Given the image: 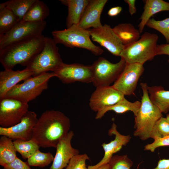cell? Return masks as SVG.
Here are the masks:
<instances>
[{"label": "cell", "mask_w": 169, "mask_h": 169, "mask_svg": "<svg viewBox=\"0 0 169 169\" xmlns=\"http://www.w3.org/2000/svg\"><path fill=\"white\" fill-rule=\"evenodd\" d=\"M146 26L160 32L165 37L166 43H169V18L161 20L150 18Z\"/></svg>", "instance_id": "31"}, {"label": "cell", "mask_w": 169, "mask_h": 169, "mask_svg": "<svg viewBox=\"0 0 169 169\" xmlns=\"http://www.w3.org/2000/svg\"><path fill=\"white\" fill-rule=\"evenodd\" d=\"M169 135V122L163 116L155 123L151 132L150 138L154 140Z\"/></svg>", "instance_id": "32"}, {"label": "cell", "mask_w": 169, "mask_h": 169, "mask_svg": "<svg viewBox=\"0 0 169 169\" xmlns=\"http://www.w3.org/2000/svg\"><path fill=\"white\" fill-rule=\"evenodd\" d=\"M54 72L55 73L56 77L65 84L76 82L90 83H92L93 81L91 65L63 63Z\"/></svg>", "instance_id": "11"}, {"label": "cell", "mask_w": 169, "mask_h": 169, "mask_svg": "<svg viewBox=\"0 0 169 169\" xmlns=\"http://www.w3.org/2000/svg\"><path fill=\"white\" fill-rule=\"evenodd\" d=\"M167 120L169 122V114H167L166 117Z\"/></svg>", "instance_id": "42"}, {"label": "cell", "mask_w": 169, "mask_h": 169, "mask_svg": "<svg viewBox=\"0 0 169 169\" xmlns=\"http://www.w3.org/2000/svg\"><path fill=\"white\" fill-rule=\"evenodd\" d=\"M143 95L140 107L135 116L134 136L141 140H146L150 135L157 121L162 117V113L151 100L148 86L146 83H141Z\"/></svg>", "instance_id": "3"}, {"label": "cell", "mask_w": 169, "mask_h": 169, "mask_svg": "<svg viewBox=\"0 0 169 169\" xmlns=\"http://www.w3.org/2000/svg\"><path fill=\"white\" fill-rule=\"evenodd\" d=\"M45 37L42 35L13 44L0 50V62L4 69H13L17 64L26 66L42 50Z\"/></svg>", "instance_id": "2"}, {"label": "cell", "mask_w": 169, "mask_h": 169, "mask_svg": "<svg viewBox=\"0 0 169 169\" xmlns=\"http://www.w3.org/2000/svg\"><path fill=\"white\" fill-rule=\"evenodd\" d=\"M166 55L169 57V43L157 45L156 49V55ZM169 63V58L168 60Z\"/></svg>", "instance_id": "37"}, {"label": "cell", "mask_w": 169, "mask_h": 169, "mask_svg": "<svg viewBox=\"0 0 169 169\" xmlns=\"http://www.w3.org/2000/svg\"><path fill=\"white\" fill-rule=\"evenodd\" d=\"M126 64L121 58L116 63H112L102 57L99 58L91 65L93 85L96 87L110 86L117 79Z\"/></svg>", "instance_id": "8"}, {"label": "cell", "mask_w": 169, "mask_h": 169, "mask_svg": "<svg viewBox=\"0 0 169 169\" xmlns=\"http://www.w3.org/2000/svg\"><path fill=\"white\" fill-rule=\"evenodd\" d=\"M125 2L127 3L129 7V12L131 15H133L136 12L135 6L136 1L135 0H125Z\"/></svg>", "instance_id": "39"}, {"label": "cell", "mask_w": 169, "mask_h": 169, "mask_svg": "<svg viewBox=\"0 0 169 169\" xmlns=\"http://www.w3.org/2000/svg\"><path fill=\"white\" fill-rule=\"evenodd\" d=\"M28 103L13 99L0 100V125L7 128L19 123L29 110Z\"/></svg>", "instance_id": "10"}, {"label": "cell", "mask_w": 169, "mask_h": 169, "mask_svg": "<svg viewBox=\"0 0 169 169\" xmlns=\"http://www.w3.org/2000/svg\"><path fill=\"white\" fill-rule=\"evenodd\" d=\"M141 105V102L136 101L131 102L125 97L116 104L104 108L97 112L95 119H101L105 113L109 111L112 110L117 114H122L128 111L132 112L135 116Z\"/></svg>", "instance_id": "23"}, {"label": "cell", "mask_w": 169, "mask_h": 169, "mask_svg": "<svg viewBox=\"0 0 169 169\" xmlns=\"http://www.w3.org/2000/svg\"><path fill=\"white\" fill-rule=\"evenodd\" d=\"M19 22L10 10L2 3L0 4V36L8 32Z\"/></svg>", "instance_id": "27"}, {"label": "cell", "mask_w": 169, "mask_h": 169, "mask_svg": "<svg viewBox=\"0 0 169 169\" xmlns=\"http://www.w3.org/2000/svg\"><path fill=\"white\" fill-rule=\"evenodd\" d=\"M33 73L27 68L21 70L4 69L0 72V100L6 93L22 81L32 77Z\"/></svg>", "instance_id": "19"}, {"label": "cell", "mask_w": 169, "mask_h": 169, "mask_svg": "<svg viewBox=\"0 0 169 169\" xmlns=\"http://www.w3.org/2000/svg\"><path fill=\"white\" fill-rule=\"evenodd\" d=\"M107 0H89L79 25L82 28L89 29L102 26L100 17Z\"/></svg>", "instance_id": "18"}, {"label": "cell", "mask_w": 169, "mask_h": 169, "mask_svg": "<svg viewBox=\"0 0 169 169\" xmlns=\"http://www.w3.org/2000/svg\"><path fill=\"white\" fill-rule=\"evenodd\" d=\"M11 139L5 136L0 138V165L3 167L13 162L17 157Z\"/></svg>", "instance_id": "26"}, {"label": "cell", "mask_w": 169, "mask_h": 169, "mask_svg": "<svg viewBox=\"0 0 169 169\" xmlns=\"http://www.w3.org/2000/svg\"><path fill=\"white\" fill-rule=\"evenodd\" d=\"M90 157L85 154H79L73 156L64 169H88L86 162Z\"/></svg>", "instance_id": "34"}, {"label": "cell", "mask_w": 169, "mask_h": 169, "mask_svg": "<svg viewBox=\"0 0 169 169\" xmlns=\"http://www.w3.org/2000/svg\"><path fill=\"white\" fill-rule=\"evenodd\" d=\"M144 11L140 19L139 30L141 33L148 21L153 15L159 12L169 11V2L163 0H146Z\"/></svg>", "instance_id": "21"}, {"label": "cell", "mask_w": 169, "mask_h": 169, "mask_svg": "<svg viewBox=\"0 0 169 169\" xmlns=\"http://www.w3.org/2000/svg\"><path fill=\"white\" fill-rule=\"evenodd\" d=\"M35 0H10L2 4L10 10L20 22Z\"/></svg>", "instance_id": "28"}, {"label": "cell", "mask_w": 169, "mask_h": 169, "mask_svg": "<svg viewBox=\"0 0 169 169\" xmlns=\"http://www.w3.org/2000/svg\"><path fill=\"white\" fill-rule=\"evenodd\" d=\"M149 97L152 102L162 113L169 111V90H164L161 86L148 87Z\"/></svg>", "instance_id": "24"}, {"label": "cell", "mask_w": 169, "mask_h": 169, "mask_svg": "<svg viewBox=\"0 0 169 169\" xmlns=\"http://www.w3.org/2000/svg\"><path fill=\"white\" fill-rule=\"evenodd\" d=\"M109 165L108 163L103 165L98 169H109Z\"/></svg>", "instance_id": "41"}, {"label": "cell", "mask_w": 169, "mask_h": 169, "mask_svg": "<svg viewBox=\"0 0 169 169\" xmlns=\"http://www.w3.org/2000/svg\"><path fill=\"white\" fill-rule=\"evenodd\" d=\"M89 30L92 40L98 43L112 54L120 56L125 46L110 25L105 24L101 27Z\"/></svg>", "instance_id": "14"}, {"label": "cell", "mask_w": 169, "mask_h": 169, "mask_svg": "<svg viewBox=\"0 0 169 169\" xmlns=\"http://www.w3.org/2000/svg\"><path fill=\"white\" fill-rule=\"evenodd\" d=\"M13 143L17 152L24 159H28L40 147L32 139L28 141L14 140Z\"/></svg>", "instance_id": "29"}, {"label": "cell", "mask_w": 169, "mask_h": 169, "mask_svg": "<svg viewBox=\"0 0 169 169\" xmlns=\"http://www.w3.org/2000/svg\"><path fill=\"white\" fill-rule=\"evenodd\" d=\"M49 14L47 6L43 1L35 0L20 22H37L45 21Z\"/></svg>", "instance_id": "25"}, {"label": "cell", "mask_w": 169, "mask_h": 169, "mask_svg": "<svg viewBox=\"0 0 169 169\" xmlns=\"http://www.w3.org/2000/svg\"><path fill=\"white\" fill-rule=\"evenodd\" d=\"M55 77H56V75L53 72L32 76L11 88L6 93L3 98L15 99L28 103L47 90L49 80Z\"/></svg>", "instance_id": "6"}, {"label": "cell", "mask_w": 169, "mask_h": 169, "mask_svg": "<svg viewBox=\"0 0 169 169\" xmlns=\"http://www.w3.org/2000/svg\"><path fill=\"white\" fill-rule=\"evenodd\" d=\"M74 136L73 132L70 131L59 141L56 148L55 155L50 169H64L73 156L79 154V151L71 145Z\"/></svg>", "instance_id": "17"}, {"label": "cell", "mask_w": 169, "mask_h": 169, "mask_svg": "<svg viewBox=\"0 0 169 169\" xmlns=\"http://www.w3.org/2000/svg\"><path fill=\"white\" fill-rule=\"evenodd\" d=\"M38 120L35 112L28 110L21 121L13 126L0 127V135L6 136L13 140L28 141L32 139L34 127Z\"/></svg>", "instance_id": "13"}, {"label": "cell", "mask_w": 169, "mask_h": 169, "mask_svg": "<svg viewBox=\"0 0 169 169\" xmlns=\"http://www.w3.org/2000/svg\"><path fill=\"white\" fill-rule=\"evenodd\" d=\"M167 146H169V135L154 139L153 142L144 146V150L153 152L158 147Z\"/></svg>", "instance_id": "35"}, {"label": "cell", "mask_w": 169, "mask_h": 169, "mask_svg": "<svg viewBox=\"0 0 169 169\" xmlns=\"http://www.w3.org/2000/svg\"><path fill=\"white\" fill-rule=\"evenodd\" d=\"M49 169H50V168H49Z\"/></svg>", "instance_id": "43"}, {"label": "cell", "mask_w": 169, "mask_h": 169, "mask_svg": "<svg viewBox=\"0 0 169 169\" xmlns=\"http://www.w3.org/2000/svg\"><path fill=\"white\" fill-rule=\"evenodd\" d=\"M108 164L109 169H131L133 162L127 155H115Z\"/></svg>", "instance_id": "33"}, {"label": "cell", "mask_w": 169, "mask_h": 169, "mask_svg": "<svg viewBox=\"0 0 169 169\" xmlns=\"http://www.w3.org/2000/svg\"><path fill=\"white\" fill-rule=\"evenodd\" d=\"M54 158L53 154L50 152L44 153L38 150L27 159V163L30 166L43 168L53 162Z\"/></svg>", "instance_id": "30"}, {"label": "cell", "mask_w": 169, "mask_h": 169, "mask_svg": "<svg viewBox=\"0 0 169 169\" xmlns=\"http://www.w3.org/2000/svg\"><path fill=\"white\" fill-rule=\"evenodd\" d=\"M51 34L56 44H62L71 48L85 49L96 56L101 55L104 52L100 47L92 42L89 30L84 29L79 25H73L63 30L53 31Z\"/></svg>", "instance_id": "4"}, {"label": "cell", "mask_w": 169, "mask_h": 169, "mask_svg": "<svg viewBox=\"0 0 169 169\" xmlns=\"http://www.w3.org/2000/svg\"><path fill=\"white\" fill-rule=\"evenodd\" d=\"M112 29L125 46L136 42L141 37L139 30L130 23H119L113 28Z\"/></svg>", "instance_id": "22"}, {"label": "cell", "mask_w": 169, "mask_h": 169, "mask_svg": "<svg viewBox=\"0 0 169 169\" xmlns=\"http://www.w3.org/2000/svg\"><path fill=\"white\" fill-rule=\"evenodd\" d=\"M109 136L114 135L115 139L109 143H103L101 145L104 154L102 159L97 164L89 165L88 169H98L103 165L108 164L114 154L119 151L123 146L126 145L130 141L131 137L130 135H124L121 134L117 130V126L113 123L109 130Z\"/></svg>", "instance_id": "16"}, {"label": "cell", "mask_w": 169, "mask_h": 169, "mask_svg": "<svg viewBox=\"0 0 169 169\" xmlns=\"http://www.w3.org/2000/svg\"><path fill=\"white\" fill-rule=\"evenodd\" d=\"M124 97L112 86L98 87L92 93L89 105L92 110L97 112L104 107L114 105Z\"/></svg>", "instance_id": "15"}, {"label": "cell", "mask_w": 169, "mask_h": 169, "mask_svg": "<svg viewBox=\"0 0 169 169\" xmlns=\"http://www.w3.org/2000/svg\"><path fill=\"white\" fill-rule=\"evenodd\" d=\"M143 65L126 63L112 86L124 95L134 94L138 81L144 70Z\"/></svg>", "instance_id": "12"}, {"label": "cell", "mask_w": 169, "mask_h": 169, "mask_svg": "<svg viewBox=\"0 0 169 169\" xmlns=\"http://www.w3.org/2000/svg\"><path fill=\"white\" fill-rule=\"evenodd\" d=\"M46 24L45 21L19 22L8 32L0 36V50L13 44L42 35Z\"/></svg>", "instance_id": "9"}, {"label": "cell", "mask_w": 169, "mask_h": 169, "mask_svg": "<svg viewBox=\"0 0 169 169\" xmlns=\"http://www.w3.org/2000/svg\"><path fill=\"white\" fill-rule=\"evenodd\" d=\"M69 119L63 112L50 110L43 112L38 119L32 139L40 147L56 148L60 140L69 131Z\"/></svg>", "instance_id": "1"}, {"label": "cell", "mask_w": 169, "mask_h": 169, "mask_svg": "<svg viewBox=\"0 0 169 169\" xmlns=\"http://www.w3.org/2000/svg\"><path fill=\"white\" fill-rule=\"evenodd\" d=\"M57 44L53 38L45 37L43 47L26 66L33 73V77L49 71L54 72L63 63Z\"/></svg>", "instance_id": "7"}, {"label": "cell", "mask_w": 169, "mask_h": 169, "mask_svg": "<svg viewBox=\"0 0 169 169\" xmlns=\"http://www.w3.org/2000/svg\"><path fill=\"white\" fill-rule=\"evenodd\" d=\"M157 35L145 32L138 40L125 46L120 55L126 63L143 64L156 55Z\"/></svg>", "instance_id": "5"}, {"label": "cell", "mask_w": 169, "mask_h": 169, "mask_svg": "<svg viewBox=\"0 0 169 169\" xmlns=\"http://www.w3.org/2000/svg\"><path fill=\"white\" fill-rule=\"evenodd\" d=\"M62 4L68 8L66 26L69 28L78 25L89 0H61Z\"/></svg>", "instance_id": "20"}, {"label": "cell", "mask_w": 169, "mask_h": 169, "mask_svg": "<svg viewBox=\"0 0 169 169\" xmlns=\"http://www.w3.org/2000/svg\"><path fill=\"white\" fill-rule=\"evenodd\" d=\"M122 8L120 6H115L110 8L107 12L108 15L110 17H115L121 12Z\"/></svg>", "instance_id": "40"}, {"label": "cell", "mask_w": 169, "mask_h": 169, "mask_svg": "<svg viewBox=\"0 0 169 169\" xmlns=\"http://www.w3.org/2000/svg\"><path fill=\"white\" fill-rule=\"evenodd\" d=\"M153 169H169V159L160 160L156 166Z\"/></svg>", "instance_id": "38"}, {"label": "cell", "mask_w": 169, "mask_h": 169, "mask_svg": "<svg viewBox=\"0 0 169 169\" xmlns=\"http://www.w3.org/2000/svg\"><path fill=\"white\" fill-rule=\"evenodd\" d=\"M28 163L18 157L12 163L3 167V169H31Z\"/></svg>", "instance_id": "36"}]
</instances>
